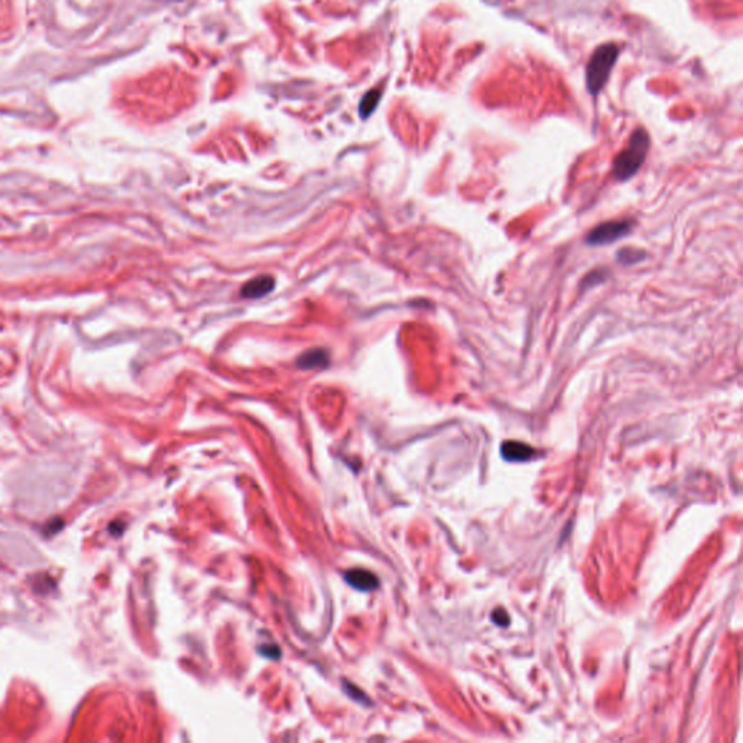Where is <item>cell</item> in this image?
I'll use <instances>...</instances> for the list:
<instances>
[{"label":"cell","instance_id":"6da1fadb","mask_svg":"<svg viewBox=\"0 0 743 743\" xmlns=\"http://www.w3.org/2000/svg\"><path fill=\"white\" fill-rule=\"evenodd\" d=\"M649 144V135L644 128H637L632 134L627 147L614 160L613 172L617 180H628L639 172L648 156Z\"/></svg>","mask_w":743,"mask_h":743},{"label":"cell","instance_id":"7a4b0ae2","mask_svg":"<svg viewBox=\"0 0 743 743\" xmlns=\"http://www.w3.org/2000/svg\"><path fill=\"white\" fill-rule=\"evenodd\" d=\"M619 54H620V47L613 43H609V44L600 45L594 51V54L591 56L587 64L585 80H587V89L593 96H597L601 92L602 87L606 86L615 61L617 58H619Z\"/></svg>","mask_w":743,"mask_h":743},{"label":"cell","instance_id":"3957f363","mask_svg":"<svg viewBox=\"0 0 743 743\" xmlns=\"http://www.w3.org/2000/svg\"><path fill=\"white\" fill-rule=\"evenodd\" d=\"M632 230V222L623 221H609L604 222L591 231L587 235V243L589 246H607L617 240H620Z\"/></svg>","mask_w":743,"mask_h":743},{"label":"cell","instance_id":"277c9868","mask_svg":"<svg viewBox=\"0 0 743 743\" xmlns=\"http://www.w3.org/2000/svg\"><path fill=\"white\" fill-rule=\"evenodd\" d=\"M274 287V279L269 274L257 276V278L247 282L241 289V296L250 299H259L270 294Z\"/></svg>","mask_w":743,"mask_h":743},{"label":"cell","instance_id":"5b68a950","mask_svg":"<svg viewBox=\"0 0 743 743\" xmlns=\"http://www.w3.org/2000/svg\"><path fill=\"white\" fill-rule=\"evenodd\" d=\"M344 578L349 585L359 591H366V593L376 589L379 585L377 578L372 572L364 569H350L344 574Z\"/></svg>","mask_w":743,"mask_h":743},{"label":"cell","instance_id":"8992f818","mask_svg":"<svg viewBox=\"0 0 743 743\" xmlns=\"http://www.w3.org/2000/svg\"><path fill=\"white\" fill-rule=\"evenodd\" d=\"M501 455L510 462H526L536 455V450L526 443L506 442L501 446Z\"/></svg>","mask_w":743,"mask_h":743},{"label":"cell","instance_id":"52a82bcc","mask_svg":"<svg viewBox=\"0 0 743 743\" xmlns=\"http://www.w3.org/2000/svg\"><path fill=\"white\" fill-rule=\"evenodd\" d=\"M329 362H330L329 351L322 349H312V350L305 351V353L296 360V364L299 369L308 370V369L325 368L327 364H329Z\"/></svg>","mask_w":743,"mask_h":743},{"label":"cell","instance_id":"ba28073f","mask_svg":"<svg viewBox=\"0 0 743 743\" xmlns=\"http://www.w3.org/2000/svg\"><path fill=\"white\" fill-rule=\"evenodd\" d=\"M382 97V91L381 89H372L369 91L366 95H364L360 100V105H359V113H360V118H369L372 113L375 112V109L377 108V104H379V100Z\"/></svg>","mask_w":743,"mask_h":743},{"label":"cell","instance_id":"9c48e42d","mask_svg":"<svg viewBox=\"0 0 743 743\" xmlns=\"http://www.w3.org/2000/svg\"><path fill=\"white\" fill-rule=\"evenodd\" d=\"M644 257H645V253H641V251L639 250H632V248H624L619 255H617V259H619L622 264H635Z\"/></svg>","mask_w":743,"mask_h":743},{"label":"cell","instance_id":"30bf717a","mask_svg":"<svg viewBox=\"0 0 743 743\" xmlns=\"http://www.w3.org/2000/svg\"><path fill=\"white\" fill-rule=\"evenodd\" d=\"M260 653H263L264 657H268L270 659H278L281 657V652H279V648L276 645H269V646H261L260 648Z\"/></svg>","mask_w":743,"mask_h":743}]
</instances>
